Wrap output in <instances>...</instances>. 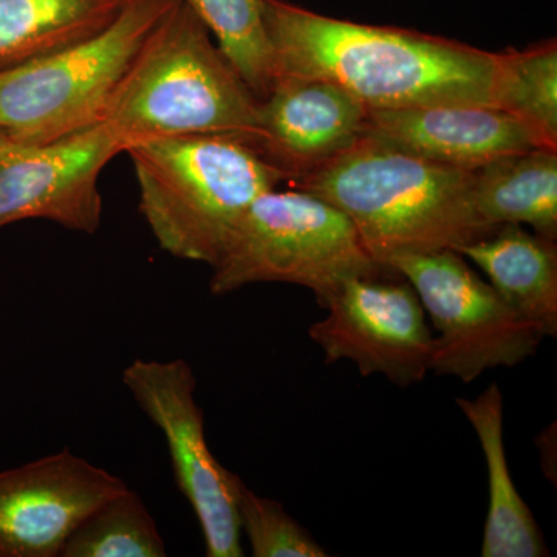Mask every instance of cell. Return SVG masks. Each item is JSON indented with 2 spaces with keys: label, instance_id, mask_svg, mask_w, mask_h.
<instances>
[{
  "label": "cell",
  "instance_id": "6da1fadb",
  "mask_svg": "<svg viewBox=\"0 0 557 557\" xmlns=\"http://www.w3.org/2000/svg\"><path fill=\"white\" fill-rule=\"evenodd\" d=\"M278 78L338 84L369 109L496 108L498 53L413 30L335 20L265 0Z\"/></svg>",
  "mask_w": 557,
  "mask_h": 557
},
{
  "label": "cell",
  "instance_id": "7a4b0ae2",
  "mask_svg": "<svg viewBox=\"0 0 557 557\" xmlns=\"http://www.w3.org/2000/svg\"><path fill=\"white\" fill-rule=\"evenodd\" d=\"M472 178L474 171L418 159L364 135L295 182L344 212L372 259L386 267L398 256L457 249L491 231L475 211Z\"/></svg>",
  "mask_w": 557,
  "mask_h": 557
},
{
  "label": "cell",
  "instance_id": "3957f363",
  "mask_svg": "<svg viewBox=\"0 0 557 557\" xmlns=\"http://www.w3.org/2000/svg\"><path fill=\"white\" fill-rule=\"evenodd\" d=\"M102 124L124 152L148 139L186 135H228L256 149L259 100L203 22L177 0L139 47Z\"/></svg>",
  "mask_w": 557,
  "mask_h": 557
},
{
  "label": "cell",
  "instance_id": "277c9868",
  "mask_svg": "<svg viewBox=\"0 0 557 557\" xmlns=\"http://www.w3.org/2000/svg\"><path fill=\"white\" fill-rule=\"evenodd\" d=\"M124 153L161 249L209 267L248 208L285 180L258 150L228 135L148 139Z\"/></svg>",
  "mask_w": 557,
  "mask_h": 557
},
{
  "label": "cell",
  "instance_id": "5b68a950",
  "mask_svg": "<svg viewBox=\"0 0 557 557\" xmlns=\"http://www.w3.org/2000/svg\"><path fill=\"white\" fill-rule=\"evenodd\" d=\"M177 0H132L104 30L0 70V135L46 145L94 129L149 33Z\"/></svg>",
  "mask_w": 557,
  "mask_h": 557
},
{
  "label": "cell",
  "instance_id": "8992f818",
  "mask_svg": "<svg viewBox=\"0 0 557 557\" xmlns=\"http://www.w3.org/2000/svg\"><path fill=\"white\" fill-rule=\"evenodd\" d=\"M211 269L212 295L284 282L311 289L319 306L348 278L388 270L372 259L344 212L299 188L262 194Z\"/></svg>",
  "mask_w": 557,
  "mask_h": 557
},
{
  "label": "cell",
  "instance_id": "52a82bcc",
  "mask_svg": "<svg viewBox=\"0 0 557 557\" xmlns=\"http://www.w3.org/2000/svg\"><path fill=\"white\" fill-rule=\"evenodd\" d=\"M386 267L412 285L437 330L431 366L437 375L472 383L486 370L533 357L544 339L454 249L398 256Z\"/></svg>",
  "mask_w": 557,
  "mask_h": 557
},
{
  "label": "cell",
  "instance_id": "ba28073f",
  "mask_svg": "<svg viewBox=\"0 0 557 557\" xmlns=\"http://www.w3.org/2000/svg\"><path fill=\"white\" fill-rule=\"evenodd\" d=\"M123 383L166 438L175 482L203 533L205 555L245 556L237 511L242 479L209 449L193 368L185 359H135L124 369Z\"/></svg>",
  "mask_w": 557,
  "mask_h": 557
},
{
  "label": "cell",
  "instance_id": "9c48e42d",
  "mask_svg": "<svg viewBox=\"0 0 557 557\" xmlns=\"http://www.w3.org/2000/svg\"><path fill=\"white\" fill-rule=\"evenodd\" d=\"M388 270L348 278L322 304L327 317L310 327L325 362L348 359L362 376L384 375L406 387L431 372L434 335L416 289Z\"/></svg>",
  "mask_w": 557,
  "mask_h": 557
},
{
  "label": "cell",
  "instance_id": "30bf717a",
  "mask_svg": "<svg viewBox=\"0 0 557 557\" xmlns=\"http://www.w3.org/2000/svg\"><path fill=\"white\" fill-rule=\"evenodd\" d=\"M124 153L123 143L104 126L46 145L0 135V228L40 219L94 234L100 228V175Z\"/></svg>",
  "mask_w": 557,
  "mask_h": 557
},
{
  "label": "cell",
  "instance_id": "8fae6325",
  "mask_svg": "<svg viewBox=\"0 0 557 557\" xmlns=\"http://www.w3.org/2000/svg\"><path fill=\"white\" fill-rule=\"evenodd\" d=\"M127 487L69 449L0 471V557H60L73 530Z\"/></svg>",
  "mask_w": 557,
  "mask_h": 557
},
{
  "label": "cell",
  "instance_id": "7c38bea8",
  "mask_svg": "<svg viewBox=\"0 0 557 557\" xmlns=\"http://www.w3.org/2000/svg\"><path fill=\"white\" fill-rule=\"evenodd\" d=\"M369 108L338 84L278 78L259 101L256 150L285 180L317 170L364 137Z\"/></svg>",
  "mask_w": 557,
  "mask_h": 557
},
{
  "label": "cell",
  "instance_id": "4fadbf2b",
  "mask_svg": "<svg viewBox=\"0 0 557 557\" xmlns=\"http://www.w3.org/2000/svg\"><path fill=\"white\" fill-rule=\"evenodd\" d=\"M366 135L418 159L465 171L508 153L547 148L525 124L490 106L369 109Z\"/></svg>",
  "mask_w": 557,
  "mask_h": 557
},
{
  "label": "cell",
  "instance_id": "5bb4252c",
  "mask_svg": "<svg viewBox=\"0 0 557 557\" xmlns=\"http://www.w3.org/2000/svg\"><path fill=\"white\" fill-rule=\"evenodd\" d=\"M454 251L479 267L497 295L544 338H556V240L520 225H498Z\"/></svg>",
  "mask_w": 557,
  "mask_h": 557
},
{
  "label": "cell",
  "instance_id": "9a60e30c",
  "mask_svg": "<svg viewBox=\"0 0 557 557\" xmlns=\"http://www.w3.org/2000/svg\"><path fill=\"white\" fill-rule=\"evenodd\" d=\"M458 408L478 434L487 469L490 505L483 530V557L548 556L544 534L509 472L504 440V395L496 383L478 398H457Z\"/></svg>",
  "mask_w": 557,
  "mask_h": 557
},
{
  "label": "cell",
  "instance_id": "2e32d148",
  "mask_svg": "<svg viewBox=\"0 0 557 557\" xmlns=\"http://www.w3.org/2000/svg\"><path fill=\"white\" fill-rule=\"evenodd\" d=\"M472 200L487 228L527 225L557 242V149L508 153L474 171Z\"/></svg>",
  "mask_w": 557,
  "mask_h": 557
},
{
  "label": "cell",
  "instance_id": "e0dca14e",
  "mask_svg": "<svg viewBox=\"0 0 557 557\" xmlns=\"http://www.w3.org/2000/svg\"><path fill=\"white\" fill-rule=\"evenodd\" d=\"M132 0H0V70L104 30Z\"/></svg>",
  "mask_w": 557,
  "mask_h": 557
},
{
  "label": "cell",
  "instance_id": "ac0fdd59",
  "mask_svg": "<svg viewBox=\"0 0 557 557\" xmlns=\"http://www.w3.org/2000/svg\"><path fill=\"white\" fill-rule=\"evenodd\" d=\"M218 39L219 50L249 90L263 100L276 83V58L265 0H180Z\"/></svg>",
  "mask_w": 557,
  "mask_h": 557
},
{
  "label": "cell",
  "instance_id": "d6986e66",
  "mask_svg": "<svg viewBox=\"0 0 557 557\" xmlns=\"http://www.w3.org/2000/svg\"><path fill=\"white\" fill-rule=\"evenodd\" d=\"M496 106L557 149L556 39L498 53Z\"/></svg>",
  "mask_w": 557,
  "mask_h": 557
},
{
  "label": "cell",
  "instance_id": "ffe728a7",
  "mask_svg": "<svg viewBox=\"0 0 557 557\" xmlns=\"http://www.w3.org/2000/svg\"><path fill=\"white\" fill-rule=\"evenodd\" d=\"M166 545L143 498L127 487L73 530L60 557H164Z\"/></svg>",
  "mask_w": 557,
  "mask_h": 557
},
{
  "label": "cell",
  "instance_id": "44dd1931",
  "mask_svg": "<svg viewBox=\"0 0 557 557\" xmlns=\"http://www.w3.org/2000/svg\"><path fill=\"white\" fill-rule=\"evenodd\" d=\"M237 511L255 557H327L321 545L276 500L259 496L240 480Z\"/></svg>",
  "mask_w": 557,
  "mask_h": 557
}]
</instances>
